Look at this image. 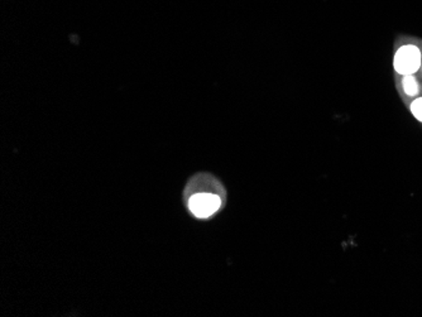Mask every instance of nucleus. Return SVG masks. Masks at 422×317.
Returning a JSON list of instances; mask_svg holds the SVG:
<instances>
[{
  "mask_svg": "<svg viewBox=\"0 0 422 317\" xmlns=\"http://www.w3.org/2000/svg\"><path fill=\"white\" fill-rule=\"evenodd\" d=\"M421 49L416 45H403L395 54L393 67L401 76L414 75L421 69Z\"/></svg>",
  "mask_w": 422,
  "mask_h": 317,
  "instance_id": "f257e3e1",
  "label": "nucleus"
},
{
  "mask_svg": "<svg viewBox=\"0 0 422 317\" xmlns=\"http://www.w3.org/2000/svg\"><path fill=\"white\" fill-rule=\"evenodd\" d=\"M220 207H222V198L215 193L200 192L195 193L189 200L190 211L200 219L210 218L211 215L215 214Z\"/></svg>",
  "mask_w": 422,
  "mask_h": 317,
  "instance_id": "f03ea898",
  "label": "nucleus"
},
{
  "mask_svg": "<svg viewBox=\"0 0 422 317\" xmlns=\"http://www.w3.org/2000/svg\"><path fill=\"white\" fill-rule=\"evenodd\" d=\"M402 88H403L405 94L410 97L419 95V91H420V85H419L417 79L414 78V75L402 76Z\"/></svg>",
  "mask_w": 422,
  "mask_h": 317,
  "instance_id": "7ed1b4c3",
  "label": "nucleus"
},
{
  "mask_svg": "<svg viewBox=\"0 0 422 317\" xmlns=\"http://www.w3.org/2000/svg\"><path fill=\"white\" fill-rule=\"evenodd\" d=\"M410 110L412 113L414 118L419 120L420 123H422V97L414 99V102L411 103Z\"/></svg>",
  "mask_w": 422,
  "mask_h": 317,
  "instance_id": "20e7f679",
  "label": "nucleus"
},
{
  "mask_svg": "<svg viewBox=\"0 0 422 317\" xmlns=\"http://www.w3.org/2000/svg\"><path fill=\"white\" fill-rule=\"evenodd\" d=\"M421 69H422V64H421Z\"/></svg>",
  "mask_w": 422,
  "mask_h": 317,
  "instance_id": "39448f33",
  "label": "nucleus"
}]
</instances>
